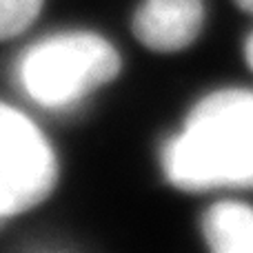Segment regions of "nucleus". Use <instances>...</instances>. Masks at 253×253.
<instances>
[{
	"label": "nucleus",
	"instance_id": "nucleus-3",
	"mask_svg": "<svg viewBox=\"0 0 253 253\" xmlns=\"http://www.w3.org/2000/svg\"><path fill=\"white\" fill-rule=\"evenodd\" d=\"M58 180L53 149L27 116L0 102V220L38 207Z\"/></svg>",
	"mask_w": 253,
	"mask_h": 253
},
{
	"label": "nucleus",
	"instance_id": "nucleus-8",
	"mask_svg": "<svg viewBox=\"0 0 253 253\" xmlns=\"http://www.w3.org/2000/svg\"><path fill=\"white\" fill-rule=\"evenodd\" d=\"M238 2V7L242 9V11H247V13H251L253 16V0H236Z\"/></svg>",
	"mask_w": 253,
	"mask_h": 253
},
{
	"label": "nucleus",
	"instance_id": "nucleus-4",
	"mask_svg": "<svg viewBox=\"0 0 253 253\" xmlns=\"http://www.w3.org/2000/svg\"><path fill=\"white\" fill-rule=\"evenodd\" d=\"M202 22V0H142L131 27L135 38L151 51L173 53L200 36Z\"/></svg>",
	"mask_w": 253,
	"mask_h": 253
},
{
	"label": "nucleus",
	"instance_id": "nucleus-7",
	"mask_svg": "<svg viewBox=\"0 0 253 253\" xmlns=\"http://www.w3.org/2000/svg\"><path fill=\"white\" fill-rule=\"evenodd\" d=\"M245 58H247L249 69L253 71V34H249V38H247V42H245Z\"/></svg>",
	"mask_w": 253,
	"mask_h": 253
},
{
	"label": "nucleus",
	"instance_id": "nucleus-6",
	"mask_svg": "<svg viewBox=\"0 0 253 253\" xmlns=\"http://www.w3.org/2000/svg\"><path fill=\"white\" fill-rule=\"evenodd\" d=\"M42 0H0V40L20 36L38 18Z\"/></svg>",
	"mask_w": 253,
	"mask_h": 253
},
{
	"label": "nucleus",
	"instance_id": "nucleus-5",
	"mask_svg": "<svg viewBox=\"0 0 253 253\" xmlns=\"http://www.w3.org/2000/svg\"><path fill=\"white\" fill-rule=\"evenodd\" d=\"M202 236L215 253H253V207L233 200L209 207Z\"/></svg>",
	"mask_w": 253,
	"mask_h": 253
},
{
	"label": "nucleus",
	"instance_id": "nucleus-2",
	"mask_svg": "<svg viewBox=\"0 0 253 253\" xmlns=\"http://www.w3.org/2000/svg\"><path fill=\"white\" fill-rule=\"evenodd\" d=\"M120 71L116 47L91 31L53 34L31 44L16 65L22 91L44 109L76 107Z\"/></svg>",
	"mask_w": 253,
	"mask_h": 253
},
{
	"label": "nucleus",
	"instance_id": "nucleus-1",
	"mask_svg": "<svg viewBox=\"0 0 253 253\" xmlns=\"http://www.w3.org/2000/svg\"><path fill=\"white\" fill-rule=\"evenodd\" d=\"M162 171L182 191L253 189V91L205 96L160 153Z\"/></svg>",
	"mask_w": 253,
	"mask_h": 253
},
{
	"label": "nucleus",
	"instance_id": "nucleus-9",
	"mask_svg": "<svg viewBox=\"0 0 253 253\" xmlns=\"http://www.w3.org/2000/svg\"><path fill=\"white\" fill-rule=\"evenodd\" d=\"M0 222H2V220H0Z\"/></svg>",
	"mask_w": 253,
	"mask_h": 253
}]
</instances>
